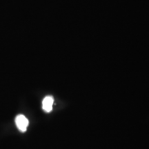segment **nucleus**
Here are the masks:
<instances>
[{
  "mask_svg": "<svg viewBox=\"0 0 149 149\" xmlns=\"http://www.w3.org/2000/svg\"><path fill=\"white\" fill-rule=\"evenodd\" d=\"M15 124L17 127L21 132H25L27 130L29 122L28 119L23 115H19L15 118Z\"/></svg>",
  "mask_w": 149,
  "mask_h": 149,
  "instance_id": "obj_1",
  "label": "nucleus"
},
{
  "mask_svg": "<svg viewBox=\"0 0 149 149\" xmlns=\"http://www.w3.org/2000/svg\"><path fill=\"white\" fill-rule=\"evenodd\" d=\"M54 102V99L52 96H46L43 100L42 108L44 111L46 113H49L53 110V105Z\"/></svg>",
  "mask_w": 149,
  "mask_h": 149,
  "instance_id": "obj_2",
  "label": "nucleus"
}]
</instances>
